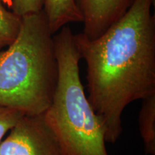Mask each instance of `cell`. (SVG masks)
Instances as JSON below:
<instances>
[{"instance_id": "1", "label": "cell", "mask_w": 155, "mask_h": 155, "mask_svg": "<svg viewBox=\"0 0 155 155\" xmlns=\"http://www.w3.org/2000/svg\"><path fill=\"white\" fill-rule=\"evenodd\" d=\"M154 0H134L98 38L75 35L87 67L88 99L105 130L106 142L122 133L121 116L135 101L155 94Z\"/></svg>"}, {"instance_id": "2", "label": "cell", "mask_w": 155, "mask_h": 155, "mask_svg": "<svg viewBox=\"0 0 155 155\" xmlns=\"http://www.w3.org/2000/svg\"><path fill=\"white\" fill-rule=\"evenodd\" d=\"M43 10L22 17L17 35L0 51V106L42 115L53 101L58 66Z\"/></svg>"}, {"instance_id": "3", "label": "cell", "mask_w": 155, "mask_h": 155, "mask_svg": "<svg viewBox=\"0 0 155 155\" xmlns=\"http://www.w3.org/2000/svg\"><path fill=\"white\" fill-rule=\"evenodd\" d=\"M58 66L53 101L42 114L63 155H108L104 128L80 76L75 35L65 26L53 35Z\"/></svg>"}, {"instance_id": "4", "label": "cell", "mask_w": 155, "mask_h": 155, "mask_svg": "<svg viewBox=\"0 0 155 155\" xmlns=\"http://www.w3.org/2000/svg\"><path fill=\"white\" fill-rule=\"evenodd\" d=\"M0 155H63L43 115H23L0 142Z\"/></svg>"}, {"instance_id": "5", "label": "cell", "mask_w": 155, "mask_h": 155, "mask_svg": "<svg viewBox=\"0 0 155 155\" xmlns=\"http://www.w3.org/2000/svg\"><path fill=\"white\" fill-rule=\"evenodd\" d=\"M82 15L83 31L89 40L103 35L128 10L134 0H75Z\"/></svg>"}, {"instance_id": "6", "label": "cell", "mask_w": 155, "mask_h": 155, "mask_svg": "<svg viewBox=\"0 0 155 155\" xmlns=\"http://www.w3.org/2000/svg\"><path fill=\"white\" fill-rule=\"evenodd\" d=\"M48 27L55 35L71 22H82V15L75 0H42Z\"/></svg>"}, {"instance_id": "7", "label": "cell", "mask_w": 155, "mask_h": 155, "mask_svg": "<svg viewBox=\"0 0 155 155\" xmlns=\"http://www.w3.org/2000/svg\"><path fill=\"white\" fill-rule=\"evenodd\" d=\"M139 128L145 152L147 154L155 155V94L142 100Z\"/></svg>"}, {"instance_id": "8", "label": "cell", "mask_w": 155, "mask_h": 155, "mask_svg": "<svg viewBox=\"0 0 155 155\" xmlns=\"http://www.w3.org/2000/svg\"><path fill=\"white\" fill-rule=\"evenodd\" d=\"M22 22V17L8 9L0 0V51L14 41Z\"/></svg>"}, {"instance_id": "9", "label": "cell", "mask_w": 155, "mask_h": 155, "mask_svg": "<svg viewBox=\"0 0 155 155\" xmlns=\"http://www.w3.org/2000/svg\"><path fill=\"white\" fill-rule=\"evenodd\" d=\"M2 2L20 17L42 9V0H2Z\"/></svg>"}, {"instance_id": "10", "label": "cell", "mask_w": 155, "mask_h": 155, "mask_svg": "<svg viewBox=\"0 0 155 155\" xmlns=\"http://www.w3.org/2000/svg\"><path fill=\"white\" fill-rule=\"evenodd\" d=\"M23 115L17 110L0 106V142Z\"/></svg>"}]
</instances>
